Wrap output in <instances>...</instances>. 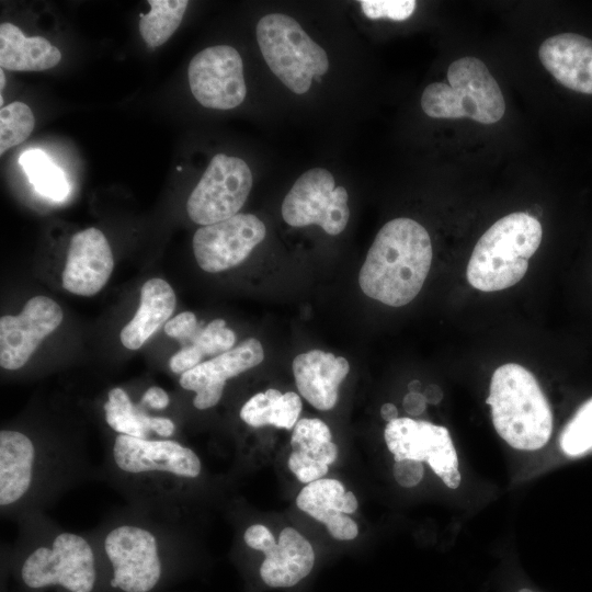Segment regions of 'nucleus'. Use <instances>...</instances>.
<instances>
[{"instance_id": "1", "label": "nucleus", "mask_w": 592, "mask_h": 592, "mask_svg": "<svg viewBox=\"0 0 592 592\" xmlns=\"http://www.w3.org/2000/svg\"><path fill=\"white\" fill-rule=\"evenodd\" d=\"M432 255L426 229L411 218H395L377 232L358 274L360 287L385 305L405 306L421 291Z\"/></svg>"}, {"instance_id": "2", "label": "nucleus", "mask_w": 592, "mask_h": 592, "mask_svg": "<svg viewBox=\"0 0 592 592\" xmlns=\"http://www.w3.org/2000/svg\"><path fill=\"white\" fill-rule=\"evenodd\" d=\"M486 402L491 407L498 434L512 447L535 451L553 432V412L534 375L525 367L508 363L491 378Z\"/></svg>"}, {"instance_id": "3", "label": "nucleus", "mask_w": 592, "mask_h": 592, "mask_svg": "<svg viewBox=\"0 0 592 592\" xmlns=\"http://www.w3.org/2000/svg\"><path fill=\"white\" fill-rule=\"evenodd\" d=\"M542 236L540 223L530 214L519 212L502 217L473 250L466 271L469 284L482 292L513 286L525 275Z\"/></svg>"}, {"instance_id": "4", "label": "nucleus", "mask_w": 592, "mask_h": 592, "mask_svg": "<svg viewBox=\"0 0 592 592\" xmlns=\"http://www.w3.org/2000/svg\"><path fill=\"white\" fill-rule=\"evenodd\" d=\"M22 592H100L102 576L94 549L81 535L57 534L50 544L32 549L21 561Z\"/></svg>"}, {"instance_id": "5", "label": "nucleus", "mask_w": 592, "mask_h": 592, "mask_svg": "<svg viewBox=\"0 0 592 592\" xmlns=\"http://www.w3.org/2000/svg\"><path fill=\"white\" fill-rule=\"evenodd\" d=\"M447 81L429 84L421 96L423 112L432 118L468 117L481 124L500 121L505 102L498 82L478 58L466 56L452 62Z\"/></svg>"}, {"instance_id": "6", "label": "nucleus", "mask_w": 592, "mask_h": 592, "mask_svg": "<svg viewBox=\"0 0 592 592\" xmlns=\"http://www.w3.org/2000/svg\"><path fill=\"white\" fill-rule=\"evenodd\" d=\"M257 41L271 71L292 92H307L312 80H319L328 71L325 49L286 14L270 13L260 19Z\"/></svg>"}, {"instance_id": "7", "label": "nucleus", "mask_w": 592, "mask_h": 592, "mask_svg": "<svg viewBox=\"0 0 592 592\" xmlns=\"http://www.w3.org/2000/svg\"><path fill=\"white\" fill-rule=\"evenodd\" d=\"M107 587L114 592H156L166 567L156 535L135 524L113 527L104 537Z\"/></svg>"}, {"instance_id": "8", "label": "nucleus", "mask_w": 592, "mask_h": 592, "mask_svg": "<svg viewBox=\"0 0 592 592\" xmlns=\"http://www.w3.org/2000/svg\"><path fill=\"white\" fill-rule=\"evenodd\" d=\"M252 187V173L238 157L215 155L186 203L189 217L207 226L238 214Z\"/></svg>"}, {"instance_id": "9", "label": "nucleus", "mask_w": 592, "mask_h": 592, "mask_svg": "<svg viewBox=\"0 0 592 592\" xmlns=\"http://www.w3.org/2000/svg\"><path fill=\"white\" fill-rule=\"evenodd\" d=\"M348 198L343 186L335 187L330 171L314 168L303 173L286 194L282 216L292 227L318 225L327 234L335 236L349 221Z\"/></svg>"}, {"instance_id": "10", "label": "nucleus", "mask_w": 592, "mask_h": 592, "mask_svg": "<svg viewBox=\"0 0 592 592\" xmlns=\"http://www.w3.org/2000/svg\"><path fill=\"white\" fill-rule=\"evenodd\" d=\"M384 437L395 462H426L448 488L459 487L458 457L446 428L411 418H397L387 423Z\"/></svg>"}, {"instance_id": "11", "label": "nucleus", "mask_w": 592, "mask_h": 592, "mask_svg": "<svg viewBox=\"0 0 592 592\" xmlns=\"http://www.w3.org/2000/svg\"><path fill=\"white\" fill-rule=\"evenodd\" d=\"M187 76L192 94L205 107L230 110L246 98L242 59L231 46L217 45L197 53Z\"/></svg>"}, {"instance_id": "12", "label": "nucleus", "mask_w": 592, "mask_h": 592, "mask_svg": "<svg viewBox=\"0 0 592 592\" xmlns=\"http://www.w3.org/2000/svg\"><path fill=\"white\" fill-rule=\"evenodd\" d=\"M243 540L250 548L264 554L259 574L270 588L294 587L305 579L315 566L311 544L293 527L283 528L276 542L265 525L254 524L244 531Z\"/></svg>"}, {"instance_id": "13", "label": "nucleus", "mask_w": 592, "mask_h": 592, "mask_svg": "<svg viewBox=\"0 0 592 592\" xmlns=\"http://www.w3.org/2000/svg\"><path fill=\"white\" fill-rule=\"evenodd\" d=\"M265 235V225L255 215L237 214L198 228L193 252L201 269L218 273L242 263Z\"/></svg>"}, {"instance_id": "14", "label": "nucleus", "mask_w": 592, "mask_h": 592, "mask_svg": "<svg viewBox=\"0 0 592 592\" xmlns=\"http://www.w3.org/2000/svg\"><path fill=\"white\" fill-rule=\"evenodd\" d=\"M112 456L116 467L130 475L162 474L196 478L202 469L198 455L171 439H138L118 434Z\"/></svg>"}, {"instance_id": "15", "label": "nucleus", "mask_w": 592, "mask_h": 592, "mask_svg": "<svg viewBox=\"0 0 592 592\" xmlns=\"http://www.w3.org/2000/svg\"><path fill=\"white\" fill-rule=\"evenodd\" d=\"M60 306L47 296L32 297L18 316L0 318V365L15 371L30 360L39 343L61 323Z\"/></svg>"}, {"instance_id": "16", "label": "nucleus", "mask_w": 592, "mask_h": 592, "mask_svg": "<svg viewBox=\"0 0 592 592\" xmlns=\"http://www.w3.org/2000/svg\"><path fill=\"white\" fill-rule=\"evenodd\" d=\"M264 358L263 346L249 338L231 350L202 362L180 377L182 388L194 391L198 410L215 407L223 397L226 382L255 367Z\"/></svg>"}, {"instance_id": "17", "label": "nucleus", "mask_w": 592, "mask_h": 592, "mask_svg": "<svg viewBox=\"0 0 592 592\" xmlns=\"http://www.w3.org/2000/svg\"><path fill=\"white\" fill-rule=\"evenodd\" d=\"M114 267L112 250L104 234L87 228L70 240L62 271V286L79 296H92L107 283Z\"/></svg>"}, {"instance_id": "18", "label": "nucleus", "mask_w": 592, "mask_h": 592, "mask_svg": "<svg viewBox=\"0 0 592 592\" xmlns=\"http://www.w3.org/2000/svg\"><path fill=\"white\" fill-rule=\"evenodd\" d=\"M296 504L323 523L334 539L351 540L358 535L356 522L349 516L356 511L357 499L337 479L321 478L307 483L298 493Z\"/></svg>"}, {"instance_id": "19", "label": "nucleus", "mask_w": 592, "mask_h": 592, "mask_svg": "<svg viewBox=\"0 0 592 592\" xmlns=\"http://www.w3.org/2000/svg\"><path fill=\"white\" fill-rule=\"evenodd\" d=\"M538 56L563 87L592 94V39L576 33L558 34L542 43Z\"/></svg>"}, {"instance_id": "20", "label": "nucleus", "mask_w": 592, "mask_h": 592, "mask_svg": "<svg viewBox=\"0 0 592 592\" xmlns=\"http://www.w3.org/2000/svg\"><path fill=\"white\" fill-rule=\"evenodd\" d=\"M293 374L299 394L316 409H332L339 397V387L350 372L342 356L321 350L298 354L293 361Z\"/></svg>"}, {"instance_id": "21", "label": "nucleus", "mask_w": 592, "mask_h": 592, "mask_svg": "<svg viewBox=\"0 0 592 592\" xmlns=\"http://www.w3.org/2000/svg\"><path fill=\"white\" fill-rule=\"evenodd\" d=\"M329 426L316 418H304L293 428L289 470L303 483L321 479L338 457Z\"/></svg>"}, {"instance_id": "22", "label": "nucleus", "mask_w": 592, "mask_h": 592, "mask_svg": "<svg viewBox=\"0 0 592 592\" xmlns=\"http://www.w3.org/2000/svg\"><path fill=\"white\" fill-rule=\"evenodd\" d=\"M32 440L15 430L0 432V505L9 508L30 491L36 462Z\"/></svg>"}, {"instance_id": "23", "label": "nucleus", "mask_w": 592, "mask_h": 592, "mask_svg": "<svg viewBox=\"0 0 592 592\" xmlns=\"http://www.w3.org/2000/svg\"><path fill=\"white\" fill-rule=\"evenodd\" d=\"M177 304L171 285L162 278L148 280L140 291V304L133 319L122 329L119 339L129 350H138L169 321Z\"/></svg>"}, {"instance_id": "24", "label": "nucleus", "mask_w": 592, "mask_h": 592, "mask_svg": "<svg viewBox=\"0 0 592 592\" xmlns=\"http://www.w3.org/2000/svg\"><path fill=\"white\" fill-rule=\"evenodd\" d=\"M60 50L41 36L26 37L14 24H0V66L11 71H43L57 66Z\"/></svg>"}, {"instance_id": "25", "label": "nucleus", "mask_w": 592, "mask_h": 592, "mask_svg": "<svg viewBox=\"0 0 592 592\" xmlns=\"http://www.w3.org/2000/svg\"><path fill=\"white\" fill-rule=\"evenodd\" d=\"M300 397L294 391L282 394L270 388L253 395L240 409L241 420L250 426L273 425L291 430L301 411Z\"/></svg>"}, {"instance_id": "26", "label": "nucleus", "mask_w": 592, "mask_h": 592, "mask_svg": "<svg viewBox=\"0 0 592 592\" xmlns=\"http://www.w3.org/2000/svg\"><path fill=\"white\" fill-rule=\"evenodd\" d=\"M103 409L106 423L118 434L149 439L152 417L137 408L124 389L112 388Z\"/></svg>"}, {"instance_id": "27", "label": "nucleus", "mask_w": 592, "mask_h": 592, "mask_svg": "<svg viewBox=\"0 0 592 592\" xmlns=\"http://www.w3.org/2000/svg\"><path fill=\"white\" fill-rule=\"evenodd\" d=\"M150 12L141 15L139 32L150 47L164 44L179 27L185 10L186 0H149Z\"/></svg>"}, {"instance_id": "28", "label": "nucleus", "mask_w": 592, "mask_h": 592, "mask_svg": "<svg viewBox=\"0 0 592 592\" xmlns=\"http://www.w3.org/2000/svg\"><path fill=\"white\" fill-rule=\"evenodd\" d=\"M20 164L35 190L54 201L64 200L69 193V183L64 171L39 149L22 153Z\"/></svg>"}, {"instance_id": "29", "label": "nucleus", "mask_w": 592, "mask_h": 592, "mask_svg": "<svg viewBox=\"0 0 592 592\" xmlns=\"http://www.w3.org/2000/svg\"><path fill=\"white\" fill-rule=\"evenodd\" d=\"M35 118L30 106L15 101L0 110V155L24 141L32 133Z\"/></svg>"}, {"instance_id": "30", "label": "nucleus", "mask_w": 592, "mask_h": 592, "mask_svg": "<svg viewBox=\"0 0 592 592\" xmlns=\"http://www.w3.org/2000/svg\"><path fill=\"white\" fill-rule=\"evenodd\" d=\"M560 446L569 456L582 455L592 449V398L577 410L563 429Z\"/></svg>"}, {"instance_id": "31", "label": "nucleus", "mask_w": 592, "mask_h": 592, "mask_svg": "<svg viewBox=\"0 0 592 592\" xmlns=\"http://www.w3.org/2000/svg\"><path fill=\"white\" fill-rule=\"evenodd\" d=\"M236 342L235 332L226 327L224 319H215L204 328H200L190 344L203 355H219L232 349Z\"/></svg>"}, {"instance_id": "32", "label": "nucleus", "mask_w": 592, "mask_h": 592, "mask_svg": "<svg viewBox=\"0 0 592 592\" xmlns=\"http://www.w3.org/2000/svg\"><path fill=\"white\" fill-rule=\"evenodd\" d=\"M363 13L369 19L387 18L403 21L410 18L415 9L413 0H362Z\"/></svg>"}, {"instance_id": "33", "label": "nucleus", "mask_w": 592, "mask_h": 592, "mask_svg": "<svg viewBox=\"0 0 592 592\" xmlns=\"http://www.w3.org/2000/svg\"><path fill=\"white\" fill-rule=\"evenodd\" d=\"M198 330L197 319L191 311L181 312L164 325V332L183 343L191 342Z\"/></svg>"}, {"instance_id": "34", "label": "nucleus", "mask_w": 592, "mask_h": 592, "mask_svg": "<svg viewBox=\"0 0 592 592\" xmlns=\"http://www.w3.org/2000/svg\"><path fill=\"white\" fill-rule=\"evenodd\" d=\"M392 473L396 481L400 486L411 488L422 480L424 468L421 462L402 459L395 462Z\"/></svg>"}, {"instance_id": "35", "label": "nucleus", "mask_w": 592, "mask_h": 592, "mask_svg": "<svg viewBox=\"0 0 592 592\" xmlns=\"http://www.w3.org/2000/svg\"><path fill=\"white\" fill-rule=\"evenodd\" d=\"M203 356L204 355L193 344H186L170 358V369L174 374L182 375L198 365Z\"/></svg>"}, {"instance_id": "36", "label": "nucleus", "mask_w": 592, "mask_h": 592, "mask_svg": "<svg viewBox=\"0 0 592 592\" xmlns=\"http://www.w3.org/2000/svg\"><path fill=\"white\" fill-rule=\"evenodd\" d=\"M141 402L151 409L162 410L169 406L170 397L164 389L152 386L144 392Z\"/></svg>"}, {"instance_id": "37", "label": "nucleus", "mask_w": 592, "mask_h": 592, "mask_svg": "<svg viewBox=\"0 0 592 592\" xmlns=\"http://www.w3.org/2000/svg\"><path fill=\"white\" fill-rule=\"evenodd\" d=\"M426 403L425 397L420 392H409L402 401L405 411L414 417L420 415L425 410Z\"/></svg>"}, {"instance_id": "38", "label": "nucleus", "mask_w": 592, "mask_h": 592, "mask_svg": "<svg viewBox=\"0 0 592 592\" xmlns=\"http://www.w3.org/2000/svg\"><path fill=\"white\" fill-rule=\"evenodd\" d=\"M150 430L162 439H169L173 435L175 425L169 418L152 417L150 421Z\"/></svg>"}, {"instance_id": "39", "label": "nucleus", "mask_w": 592, "mask_h": 592, "mask_svg": "<svg viewBox=\"0 0 592 592\" xmlns=\"http://www.w3.org/2000/svg\"><path fill=\"white\" fill-rule=\"evenodd\" d=\"M423 396L425 397L426 402L435 405L442 400L443 392L437 385L432 384L425 388Z\"/></svg>"}, {"instance_id": "40", "label": "nucleus", "mask_w": 592, "mask_h": 592, "mask_svg": "<svg viewBox=\"0 0 592 592\" xmlns=\"http://www.w3.org/2000/svg\"><path fill=\"white\" fill-rule=\"evenodd\" d=\"M382 418L388 422H391L398 418V410L395 405L387 402L380 408Z\"/></svg>"}, {"instance_id": "41", "label": "nucleus", "mask_w": 592, "mask_h": 592, "mask_svg": "<svg viewBox=\"0 0 592 592\" xmlns=\"http://www.w3.org/2000/svg\"><path fill=\"white\" fill-rule=\"evenodd\" d=\"M408 388L410 392H420L421 383L419 380H412L411 383H409Z\"/></svg>"}, {"instance_id": "42", "label": "nucleus", "mask_w": 592, "mask_h": 592, "mask_svg": "<svg viewBox=\"0 0 592 592\" xmlns=\"http://www.w3.org/2000/svg\"><path fill=\"white\" fill-rule=\"evenodd\" d=\"M0 78H1L0 87H1V91H2L3 87L5 84V78H4L3 69H1V71H0Z\"/></svg>"}, {"instance_id": "43", "label": "nucleus", "mask_w": 592, "mask_h": 592, "mask_svg": "<svg viewBox=\"0 0 592 592\" xmlns=\"http://www.w3.org/2000/svg\"><path fill=\"white\" fill-rule=\"evenodd\" d=\"M515 592H535V591L528 587H521Z\"/></svg>"}]
</instances>
